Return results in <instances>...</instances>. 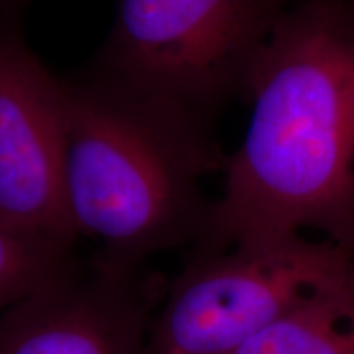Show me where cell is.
Returning a JSON list of instances; mask_svg holds the SVG:
<instances>
[{
    "label": "cell",
    "mask_w": 354,
    "mask_h": 354,
    "mask_svg": "<svg viewBox=\"0 0 354 354\" xmlns=\"http://www.w3.org/2000/svg\"><path fill=\"white\" fill-rule=\"evenodd\" d=\"M245 136L194 251L307 230L354 251V0H295L246 84Z\"/></svg>",
    "instance_id": "cell-1"
},
{
    "label": "cell",
    "mask_w": 354,
    "mask_h": 354,
    "mask_svg": "<svg viewBox=\"0 0 354 354\" xmlns=\"http://www.w3.org/2000/svg\"><path fill=\"white\" fill-rule=\"evenodd\" d=\"M59 100L66 202L94 258L140 269L201 246L214 209L202 183L227 159L210 120L92 74L59 77Z\"/></svg>",
    "instance_id": "cell-2"
},
{
    "label": "cell",
    "mask_w": 354,
    "mask_h": 354,
    "mask_svg": "<svg viewBox=\"0 0 354 354\" xmlns=\"http://www.w3.org/2000/svg\"><path fill=\"white\" fill-rule=\"evenodd\" d=\"M295 0H117L92 76L212 120L246 84Z\"/></svg>",
    "instance_id": "cell-3"
},
{
    "label": "cell",
    "mask_w": 354,
    "mask_h": 354,
    "mask_svg": "<svg viewBox=\"0 0 354 354\" xmlns=\"http://www.w3.org/2000/svg\"><path fill=\"white\" fill-rule=\"evenodd\" d=\"M354 289V251L299 236L194 251L166 286L145 354H233L299 308Z\"/></svg>",
    "instance_id": "cell-4"
},
{
    "label": "cell",
    "mask_w": 354,
    "mask_h": 354,
    "mask_svg": "<svg viewBox=\"0 0 354 354\" xmlns=\"http://www.w3.org/2000/svg\"><path fill=\"white\" fill-rule=\"evenodd\" d=\"M24 0H0V220L73 248L63 179L59 77L21 28Z\"/></svg>",
    "instance_id": "cell-5"
},
{
    "label": "cell",
    "mask_w": 354,
    "mask_h": 354,
    "mask_svg": "<svg viewBox=\"0 0 354 354\" xmlns=\"http://www.w3.org/2000/svg\"><path fill=\"white\" fill-rule=\"evenodd\" d=\"M165 290L92 258L0 313V354H145Z\"/></svg>",
    "instance_id": "cell-6"
},
{
    "label": "cell",
    "mask_w": 354,
    "mask_h": 354,
    "mask_svg": "<svg viewBox=\"0 0 354 354\" xmlns=\"http://www.w3.org/2000/svg\"><path fill=\"white\" fill-rule=\"evenodd\" d=\"M233 354H354V289L305 305Z\"/></svg>",
    "instance_id": "cell-7"
},
{
    "label": "cell",
    "mask_w": 354,
    "mask_h": 354,
    "mask_svg": "<svg viewBox=\"0 0 354 354\" xmlns=\"http://www.w3.org/2000/svg\"><path fill=\"white\" fill-rule=\"evenodd\" d=\"M81 264L66 248L0 220V313Z\"/></svg>",
    "instance_id": "cell-8"
}]
</instances>
